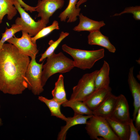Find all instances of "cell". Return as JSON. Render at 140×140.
Returning <instances> with one entry per match:
<instances>
[{
	"label": "cell",
	"mask_w": 140,
	"mask_h": 140,
	"mask_svg": "<svg viewBox=\"0 0 140 140\" xmlns=\"http://www.w3.org/2000/svg\"><path fill=\"white\" fill-rule=\"evenodd\" d=\"M135 127L138 131L140 130V108L138 110L135 118Z\"/></svg>",
	"instance_id": "obj_30"
},
{
	"label": "cell",
	"mask_w": 140,
	"mask_h": 140,
	"mask_svg": "<svg viewBox=\"0 0 140 140\" xmlns=\"http://www.w3.org/2000/svg\"><path fill=\"white\" fill-rule=\"evenodd\" d=\"M109 118L117 122L129 124L131 119L129 106L127 99L123 95L121 94L117 96L115 107Z\"/></svg>",
	"instance_id": "obj_10"
},
{
	"label": "cell",
	"mask_w": 140,
	"mask_h": 140,
	"mask_svg": "<svg viewBox=\"0 0 140 140\" xmlns=\"http://www.w3.org/2000/svg\"><path fill=\"white\" fill-rule=\"evenodd\" d=\"M13 4L20 15V17H17L15 20V24L22 26V31L27 32L31 37H33L46 26L41 19L37 22L35 21L17 0H15Z\"/></svg>",
	"instance_id": "obj_7"
},
{
	"label": "cell",
	"mask_w": 140,
	"mask_h": 140,
	"mask_svg": "<svg viewBox=\"0 0 140 140\" xmlns=\"http://www.w3.org/2000/svg\"><path fill=\"white\" fill-rule=\"evenodd\" d=\"M0 108H1V105H0Z\"/></svg>",
	"instance_id": "obj_33"
},
{
	"label": "cell",
	"mask_w": 140,
	"mask_h": 140,
	"mask_svg": "<svg viewBox=\"0 0 140 140\" xmlns=\"http://www.w3.org/2000/svg\"><path fill=\"white\" fill-rule=\"evenodd\" d=\"M88 39V43L90 45L101 46L112 53L116 51V48L110 43L108 37L103 35L100 30L90 32Z\"/></svg>",
	"instance_id": "obj_15"
},
{
	"label": "cell",
	"mask_w": 140,
	"mask_h": 140,
	"mask_svg": "<svg viewBox=\"0 0 140 140\" xmlns=\"http://www.w3.org/2000/svg\"><path fill=\"white\" fill-rule=\"evenodd\" d=\"M21 6L24 8V9L27 11H29L30 12L36 11L35 7L30 6L23 2L22 0H17Z\"/></svg>",
	"instance_id": "obj_29"
},
{
	"label": "cell",
	"mask_w": 140,
	"mask_h": 140,
	"mask_svg": "<svg viewBox=\"0 0 140 140\" xmlns=\"http://www.w3.org/2000/svg\"><path fill=\"white\" fill-rule=\"evenodd\" d=\"M92 115L85 116L82 115L74 114L72 117H67L65 121L66 124L61 127L60 130L58 135L57 139L65 140L67 131L70 128L77 125L86 124L88 119Z\"/></svg>",
	"instance_id": "obj_14"
},
{
	"label": "cell",
	"mask_w": 140,
	"mask_h": 140,
	"mask_svg": "<svg viewBox=\"0 0 140 140\" xmlns=\"http://www.w3.org/2000/svg\"><path fill=\"white\" fill-rule=\"evenodd\" d=\"M88 0H79L77 2L76 7L77 8H79L80 6L82 4L86 2Z\"/></svg>",
	"instance_id": "obj_31"
},
{
	"label": "cell",
	"mask_w": 140,
	"mask_h": 140,
	"mask_svg": "<svg viewBox=\"0 0 140 140\" xmlns=\"http://www.w3.org/2000/svg\"><path fill=\"white\" fill-rule=\"evenodd\" d=\"M78 2V0H69L67 8L59 15L61 21L65 22L67 19V23L73 22L77 20L81 10L80 8L76 7Z\"/></svg>",
	"instance_id": "obj_18"
},
{
	"label": "cell",
	"mask_w": 140,
	"mask_h": 140,
	"mask_svg": "<svg viewBox=\"0 0 140 140\" xmlns=\"http://www.w3.org/2000/svg\"><path fill=\"white\" fill-rule=\"evenodd\" d=\"M86 125L85 129L91 139H97L101 137L106 140H120L106 119L93 115Z\"/></svg>",
	"instance_id": "obj_4"
},
{
	"label": "cell",
	"mask_w": 140,
	"mask_h": 140,
	"mask_svg": "<svg viewBox=\"0 0 140 140\" xmlns=\"http://www.w3.org/2000/svg\"><path fill=\"white\" fill-rule=\"evenodd\" d=\"M110 67L108 63L104 61L100 69L99 70L95 81V90L102 88H106L109 86Z\"/></svg>",
	"instance_id": "obj_17"
},
{
	"label": "cell",
	"mask_w": 140,
	"mask_h": 140,
	"mask_svg": "<svg viewBox=\"0 0 140 140\" xmlns=\"http://www.w3.org/2000/svg\"><path fill=\"white\" fill-rule=\"evenodd\" d=\"M2 124V119L0 117V126H1Z\"/></svg>",
	"instance_id": "obj_32"
},
{
	"label": "cell",
	"mask_w": 140,
	"mask_h": 140,
	"mask_svg": "<svg viewBox=\"0 0 140 140\" xmlns=\"http://www.w3.org/2000/svg\"><path fill=\"white\" fill-rule=\"evenodd\" d=\"M106 120L120 140H129L130 135L129 124L117 122L110 118H107Z\"/></svg>",
	"instance_id": "obj_19"
},
{
	"label": "cell",
	"mask_w": 140,
	"mask_h": 140,
	"mask_svg": "<svg viewBox=\"0 0 140 140\" xmlns=\"http://www.w3.org/2000/svg\"><path fill=\"white\" fill-rule=\"evenodd\" d=\"M22 34L20 38L14 35L6 41L14 45L23 54L31 58L36 57L38 52L36 44L33 43L31 36L27 32L22 31Z\"/></svg>",
	"instance_id": "obj_8"
},
{
	"label": "cell",
	"mask_w": 140,
	"mask_h": 140,
	"mask_svg": "<svg viewBox=\"0 0 140 140\" xmlns=\"http://www.w3.org/2000/svg\"><path fill=\"white\" fill-rule=\"evenodd\" d=\"M47 58L46 63L43 66L41 83L43 87L53 75L68 72L75 67L73 60L61 52L58 54L54 52Z\"/></svg>",
	"instance_id": "obj_2"
},
{
	"label": "cell",
	"mask_w": 140,
	"mask_h": 140,
	"mask_svg": "<svg viewBox=\"0 0 140 140\" xmlns=\"http://www.w3.org/2000/svg\"><path fill=\"white\" fill-rule=\"evenodd\" d=\"M111 91L110 87L95 90L83 102L93 111L104 100Z\"/></svg>",
	"instance_id": "obj_13"
},
{
	"label": "cell",
	"mask_w": 140,
	"mask_h": 140,
	"mask_svg": "<svg viewBox=\"0 0 140 140\" xmlns=\"http://www.w3.org/2000/svg\"><path fill=\"white\" fill-rule=\"evenodd\" d=\"M36 57L31 58L27 67L25 78L27 84V88L35 95H39L44 91L42 85L41 76L43 62L38 63Z\"/></svg>",
	"instance_id": "obj_6"
},
{
	"label": "cell",
	"mask_w": 140,
	"mask_h": 140,
	"mask_svg": "<svg viewBox=\"0 0 140 140\" xmlns=\"http://www.w3.org/2000/svg\"><path fill=\"white\" fill-rule=\"evenodd\" d=\"M64 0H38L35 7L38 13L37 17H40L44 23L46 25L49 18L55 11L63 6Z\"/></svg>",
	"instance_id": "obj_9"
},
{
	"label": "cell",
	"mask_w": 140,
	"mask_h": 140,
	"mask_svg": "<svg viewBox=\"0 0 140 140\" xmlns=\"http://www.w3.org/2000/svg\"><path fill=\"white\" fill-rule=\"evenodd\" d=\"M125 13H132L136 20L140 19V6H136L126 8L124 10L119 13H116L114 16H120Z\"/></svg>",
	"instance_id": "obj_27"
},
{
	"label": "cell",
	"mask_w": 140,
	"mask_h": 140,
	"mask_svg": "<svg viewBox=\"0 0 140 140\" xmlns=\"http://www.w3.org/2000/svg\"><path fill=\"white\" fill-rule=\"evenodd\" d=\"M15 0H0V24L5 15L8 20H11L16 16L17 10L14 5Z\"/></svg>",
	"instance_id": "obj_21"
},
{
	"label": "cell",
	"mask_w": 140,
	"mask_h": 140,
	"mask_svg": "<svg viewBox=\"0 0 140 140\" xmlns=\"http://www.w3.org/2000/svg\"><path fill=\"white\" fill-rule=\"evenodd\" d=\"M134 69L133 66L129 69L128 79L130 89L134 100V109L132 119L133 121H135L138 111L140 108V85L134 76Z\"/></svg>",
	"instance_id": "obj_11"
},
{
	"label": "cell",
	"mask_w": 140,
	"mask_h": 140,
	"mask_svg": "<svg viewBox=\"0 0 140 140\" xmlns=\"http://www.w3.org/2000/svg\"><path fill=\"white\" fill-rule=\"evenodd\" d=\"M79 17V23L73 29L75 31H87L90 32L100 30L101 27L105 25L103 21H97L93 20L84 16L82 13H80Z\"/></svg>",
	"instance_id": "obj_16"
},
{
	"label": "cell",
	"mask_w": 140,
	"mask_h": 140,
	"mask_svg": "<svg viewBox=\"0 0 140 140\" xmlns=\"http://www.w3.org/2000/svg\"><path fill=\"white\" fill-rule=\"evenodd\" d=\"M130 128V135L129 140H139L140 136L133 123V121L131 119L129 124Z\"/></svg>",
	"instance_id": "obj_28"
},
{
	"label": "cell",
	"mask_w": 140,
	"mask_h": 140,
	"mask_svg": "<svg viewBox=\"0 0 140 140\" xmlns=\"http://www.w3.org/2000/svg\"><path fill=\"white\" fill-rule=\"evenodd\" d=\"M38 99L45 104L49 109L51 115L66 121L67 118L61 112L60 106L61 105L53 98L48 99L42 96H39Z\"/></svg>",
	"instance_id": "obj_22"
},
{
	"label": "cell",
	"mask_w": 140,
	"mask_h": 140,
	"mask_svg": "<svg viewBox=\"0 0 140 140\" xmlns=\"http://www.w3.org/2000/svg\"><path fill=\"white\" fill-rule=\"evenodd\" d=\"M62 48L73 58L75 67L83 70L91 68L96 61L104 56L103 48L86 50L72 48L65 44L62 45Z\"/></svg>",
	"instance_id": "obj_3"
},
{
	"label": "cell",
	"mask_w": 140,
	"mask_h": 140,
	"mask_svg": "<svg viewBox=\"0 0 140 140\" xmlns=\"http://www.w3.org/2000/svg\"><path fill=\"white\" fill-rule=\"evenodd\" d=\"M117 99L111 93L95 110L93 115L106 119L110 117L114 109Z\"/></svg>",
	"instance_id": "obj_12"
},
{
	"label": "cell",
	"mask_w": 140,
	"mask_h": 140,
	"mask_svg": "<svg viewBox=\"0 0 140 140\" xmlns=\"http://www.w3.org/2000/svg\"><path fill=\"white\" fill-rule=\"evenodd\" d=\"M22 30V26L15 23L12 24L9 28L6 27L4 32L2 34V38L0 40V48L5 41L12 37L16 33Z\"/></svg>",
	"instance_id": "obj_26"
},
{
	"label": "cell",
	"mask_w": 140,
	"mask_h": 140,
	"mask_svg": "<svg viewBox=\"0 0 140 140\" xmlns=\"http://www.w3.org/2000/svg\"><path fill=\"white\" fill-rule=\"evenodd\" d=\"M53 98L61 105L66 102V93L64 84V77L60 75L57 81L55 82V87L52 91Z\"/></svg>",
	"instance_id": "obj_20"
},
{
	"label": "cell",
	"mask_w": 140,
	"mask_h": 140,
	"mask_svg": "<svg viewBox=\"0 0 140 140\" xmlns=\"http://www.w3.org/2000/svg\"><path fill=\"white\" fill-rule=\"evenodd\" d=\"M69 35L67 32H61L60 34L59 37L55 41L50 40L48 42L49 46L46 51L42 54L39 60V62L42 61L44 59L51 55L58 46L59 44L66 37Z\"/></svg>",
	"instance_id": "obj_24"
},
{
	"label": "cell",
	"mask_w": 140,
	"mask_h": 140,
	"mask_svg": "<svg viewBox=\"0 0 140 140\" xmlns=\"http://www.w3.org/2000/svg\"><path fill=\"white\" fill-rule=\"evenodd\" d=\"M99 70L84 74L73 88L69 100L84 101L95 90V81Z\"/></svg>",
	"instance_id": "obj_5"
},
{
	"label": "cell",
	"mask_w": 140,
	"mask_h": 140,
	"mask_svg": "<svg viewBox=\"0 0 140 140\" xmlns=\"http://www.w3.org/2000/svg\"><path fill=\"white\" fill-rule=\"evenodd\" d=\"M59 29L58 22L54 20L51 25L43 28L36 35L31 37V40L33 43L36 44V41L38 39L46 36L55 30Z\"/></svg>",
	"instance_id": "obj_25"
},
{
	"label": "cell",
	"mask_w": 140,
	"mask_h": 140,
	"mask_svg": "<svg viewBox=\"0 0 140 140\" xmlns=\"http://www.w3.org/2000/svg\"><path fill=\"white\" fill-rule=\"evenodd\" d=\"M62 105L64 107L71 108L74 111V114L87 115H93V111L83 101L69 100Z\"/></svg>",
	"instance_id": "obj_23"
},
{
	"label": "cell",
	"mask_w": 140,
	"mask_h": 140,
	"mask_svg": "<svg viewBox=\"0 0 140 140\" xmlns=\"http://www.w3.org/2000/svg\"><path fill=\"white\" fill-rule=\"evenodd\" d=\"M30 61L13 45L4 43L0 48V90L19 94L27 88L25 74Z\"/></svg>",
	"instance_id": "obj_1"
}]
</instances>
